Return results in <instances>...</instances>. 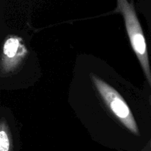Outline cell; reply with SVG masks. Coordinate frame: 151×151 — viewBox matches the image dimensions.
<instances>
[{
    "instance_id": "2",
    "label": "cell",
    "mask_w": 151,
    "mask_h": 151,
    "mask_svg": "<svg viewBox=\"0 0 151 151\" xmlns=\"http://www.w3.org/2000/svg\"><path fill=\"white\" fill-rule=\"evenodd\" d=\"M0 89L16 91L35 86L42 78L41 62L24 30L1 32Z\"/></svg>"
},
{
    "instance_id": "1",
    "label": "cell",
    "mask_w": 151,
    "mask_h": 151,
    "mask_svg": "<svg viewBox=\"0 0 151 151\" xmlns=\"http://www.w3.org/2000/svg\"><path fill=\"white\" fill-rule=\"evenodd\" d=\"M68 103L91 137L113 144L147 147L151 141V90L139 88L106 60L76 58Z\"/></svg>"
},
{
    "instance_id": "3",
    "label": "cell",
    "mask_w": 151,
    "mask_h": 151,
    "mask_svg": "<svg viewBox=\"0 0 151 151\" xmlns=\"http://www.w3.org/2000/svg\"><path fill=\"white\" fill-rule=\"evenodd\" d=\"M117 10L124 20L125 30L130 44L138 60L145 82L151 90V66L147 40L141 23L137 17L135 7L128 0H116Z\"/></svg>"
},
{
    "instance_id": "4",
    "label": "cell",
    "mask_w": 151,
    "mask_h": 151,
    "mask_svg": "<svg viewBox=\"0 0 151 151\" xmlns=\"http://www.w3.org/2000/svg\"><path fill=\"white\" fill-rule=\"evenodd\" d=\"M147 28H148V32H147L148 35H147V45H148L149 54L151 55V10L150 13L147 15Z\"/></svg>"
}]
</instances>
